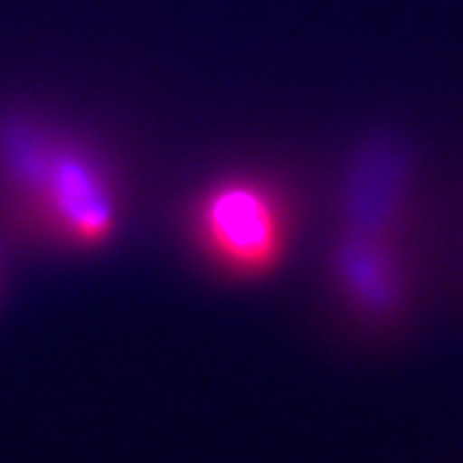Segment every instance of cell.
I'll return each instance as SVG.
<instances>
[{"label": "cell", "mask_w": 463, "mask_h": 463, "mask_svg": "<svg viewBox=\"0 0 463 463\" xmlns=\"http://www.w3.org/2000/svg\"><path fill=\"white\" fill-rule=\"evenodd\" d=\"M11 183L56 236L95 247L114 234L118 211L106 174L82 153L14 129L3 140Z\"/></svg>", "instance_id": "6da1fadb"}, {"label": "cell", "mask_w": 463, "mask_h": 463, "mask_svg": "<svg viewBox=\"0 0 463 463\" xmlns=\"http://www.w3.org/2000/svg\"><path fill=\"white\" fill-rule=\"evenodd\" d=\"M194 234L223 273L253 279L269 275L283 256L286 211L275 189L258 178H225L195 204Z\"/></svg>", "instance_id": "7a4b0ae2"}, {"label": "cell", "mask_w": 463, "mask_h": 463, "mask_svg": "<svg viewBox=\"0 0 463 463\" xmlns=\"http://www.w3.org/2000/svg\"><path fill=\"white\" fill-rule=\"evenodd\" d=\"M333 266L347 300L369 317L391 316L402 305L403 270L389 236L345 230Z\"/></svg>", "instance_id": "3957f363"}]
</instances>
